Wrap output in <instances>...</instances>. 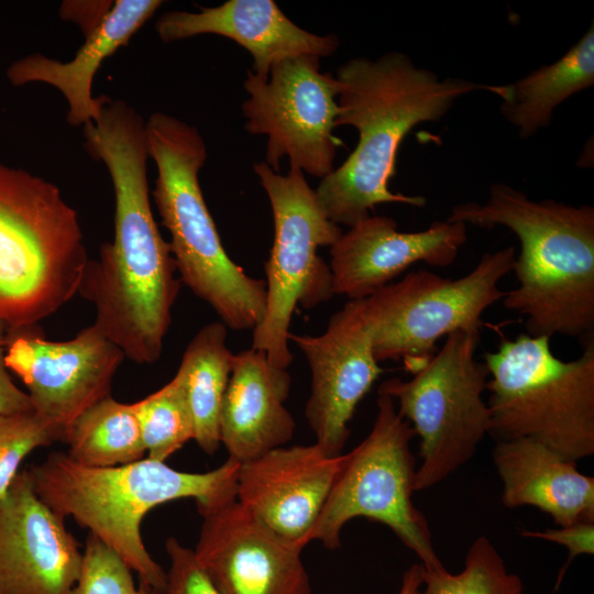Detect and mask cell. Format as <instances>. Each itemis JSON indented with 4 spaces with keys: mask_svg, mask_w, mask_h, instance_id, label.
<instances>
[{
    "mask_svg": "<svg viewBox=\"0 0 594 594\" xmlns=\"http://www.w3.org/2000/svg\"><path fill=\"white\" fill-rule=\"evenodd\" d=\"M84 135L85 148L108 169L116 209L113 240L88 260L78 295L92 302L94 324L125 358L152 364L162 354L180 279L152 211L145 119L103 95Z\"/></svg>",
    "mask_w": 594,
    "mask_h": 594,
    "instance_id": "6da1fadb",
    "label": "cell"
},
{
    "mask_svg": "<svg viewBox=\"0 0 594 594\" xmlns=\"http://www.w3.org/2000/svg\"><path fill=\"white\" fill-rule=\"evenodd\" d=\"M336 78V128L353 127L359 142L315 191L327 217L349 227L370 216L378 204L426 205L424 196L393 193L388 187L396 173L398 148L414 127L440 120L459 97L472 91L486 90L502 100L506 96V85L439 79L398 52L377 59L352 58L338 68Z\"/></svg>",
    "mask_w": 594,
    "mask_h": 594,
    "instance_id": "7a4b0ae2",
    "label": "cell"
},
{
    "mask_svg": "<svg viewBox=\"0 0 594 594\" xmlns=\"http://www.w3.org/2000/svg\"><path fill=\"white\" fill-rule=\"evenodd\" d=\"M448 221L491 229L503 226L519 240L513 271L517 286L503 297L525 318L530 336L590 337L594 329V208L552 199L535 201L502 183L485 204L452 208Z\"/></svg>",
    "mask_w": 594,
    "mask_h": 594,
    "instance_id": "3957f363",
    "label": "cell"
},
{
    "mask_svg": "<svg viewBox=\"0 0 594 594\" xmlns=\"http://www.w3.org/2000/svg\"><path fill=\"white\" fill-rule=\"evenodd\" d=\"M239 466L228 458L212 471L189 473L145 457L124 465L90 468L53 452L29 472L45 504L63 518L73 517L135 572L140 583L157 592L166 571L145 548L144 516L179 498H194L201 516L235 501Z\"/></svg>",
    "mask_w": 594,
    "mask_h": 594,
    "instance_id": "277c9868",
    "label": "cell"
},
{
    "mask_svg": "<svg viewBox=\"0 0 594 594\" xmlns=\"http://www.w3.org/2000/svg\"><path fill=\"white\" fill-rule=\"evenodd\" d=\"M145 132L157 168L152 196L169 232L180 282L210 305L226 327L253 330L266 310V283L249 276L222 245L198 178L207 158L200 132L160 111L145 120Z\"/></svg>",
    "mask_w": 594,
    "mask_h": 594,
    "instance_id": "5b68a950",
    "label": "cell"
},
{
    "mask_svg": "<svg viewBox=\"0 0 594 594\" xmlns=\"http://www.w3.org/2000/svg\"><path fill=\"white\" fill-rule=\"evenodd\" d=\"M88 260L61 189L0 163V322L15 330L56 312L78 294Z\"/></svg>",
    "mask_w": 594,
    "mask_h": 594,
    "instance_id": "8992f818",
    "label": "cell"
},
{
    "mask_svg": "<svg viewBox=\"0 0 594 594\" xmlns=\"http://www.w3.org/2000/svg\"><path fill=\"white\" fill-rule=\"evenodd\" d=\"M484 361L491 436L531 439L574 462L593 455V339L579 358L562 361L549 337L521 333L503 339Z\"/></svg>",
    "mask_w": 594,
    "mask_h": 594,
    "instance_id": "52a82bcc",
    "label": "cell"
},
{
    "mask_svg": "<svg viewBox=\"0 0 594 594\" xmlns=\"http://www.w3.org/2000/svg\"><path fill=\"white\" fill-rule=\"evenodd\" d=\"M479 340L475 331L451 333L413 378H389L378 387V394L393 398L419 437L421 463L415 473V492L455 472L490 435L491 414L483 399L488 371L475 359Z\"/></svg>",
    "mask_w": 594,
    "mask_h": 594,
    "instance_id": "ba28073f",
    "label": "cell"
},
{
    "mask_svg": "<svg viewBox=\"0 0 594 594\" xmlns=\"http://www.w3.org/2000/svg\"><path fill=\"white\" fill-rule=\"evenodd\" d=\"M415 436L393 398L378 394L372 430L356 448L343 454L310 541L319 540L326 548L337 549L344 525L364 517L391 528L426 570L443 568L426 517L413 503L416 465L410 441Z\"/></svg>",
    "mask_w": 594,
    "mask_h": 594,
    "instance_id": "9c48e42d",
    "label": "cell"
},
{
    "mask_svg": "<svg viewBox=\"0 0 594 594\" xmlns=\"http://www.w3.org/2000/svg\"><path fill=\"white\" fill-rule=\"evenodd\" d=\"M515 258L514 246L487 252L457 279L426 270L410 272L363 299L376 360L402 361L414 375L435 355L442 337L480 332L482 315L505 296L498 284L513 271Z\"/></svg>",
    "mask_w": 594,
    "mask_h": 594,
    "instance_id": "30bf717a",
    "label": "cell"
},
{
    "mask_svg": "<svg viewBox=\"0 0 594 594\" xmlns=\"http://www.w3.org/2000/svg\"><path fill=\"white\" fill-rule=\"evenodd\" d=\"M273 212L274 242L265 263L266 310L253 329L252 348L266 353L268 362L287 369L289 326L297 304L310 308L334 295L328 264L317 254L341 237L339 224L323 211L304 173L274 172L264 161L253 166Z\"/></svg>",
    "mask_w": 594,
    "mask_h": 594,
    "instance_id": "8fae6325",
    "label": "cell"
},
{
    "mask_svg": "<svg viewBox=\"0 0 594 594\" xmlns=\"http://www.w3.org/2000/svg\"><path fill=\"white\" fill-rule=\"evenodd\" d=\"M319 57L302 55L275 64L266 78L248 72L242 103L245 130L267 136L265 163L276 173L287 157L290 168L324 178L333 169L341 140L337 78L320 72Z\"/></svg>",
    "mask_w": 594,
    "mask_h": 594,
    "instance_id": "7c38bea8",
    "label": "cell"
},
{
    "mask_svg": "<svg viewBox=\"0 0 594 594\" xmlns=\"http://www.w3.org/2000/svg\"><path fill=\"white\" fill-rule=\"evenodd\" d=\"M124 353L95 324L50 341L37 326L8 330L6 364L28 389L33 410L64 439L69 425L110 395Z\"/></svg>",
    "mask_w": 594,
    "mask_h": 594,
    "instance_id": "4fadbf2b",
    "label": "cell"
},
{
    "mask_svg": "<svg viewBox=\"0 0 594 594\" xmlns=\"http://www.w3.org/2000/svg\"><path fill=\"white\" fill-rule=\"evenodd\" d=\"M311 371L305 416L318 443L337 457L350 435L349 422L383 370L373 351L363 299L336 312L320 336L289 333Z\"/></svg>",
    "mask_w": 594,
    "mask_h": 594,
    "instance_id": "5bb4252c",
    "label": "cell"
},
{
    "mask_svg": "<svg viewBox=\"0 0 594 594\" xmlns=\"http://www.w3.org/2000/svg\"><path fill=\"white\" fill-rule=\"evenodd\" d=\"M302 549L235 499L202 516L194 552L220 594H310Z\"/></svg>",
    "mask_w": 594,
    "mask_h": 594,
    "instance_id": "9a60e30c",
    "label": "cell"
},
{
    "mask_svg": "<svg viewBox=\"0 0 594 594\" xmlns=\"http://www.w3.org/2000/svg\"><path fill=\"white\" fill-rule=\"evenodd\" d=\"M82 559L64 518L20 471L0 497V594H72Z\"/></svg>",
    "mask_w": 594,
    "mask_h": 594,
    "instance_id": "2e32d148",
    "label": "cell"
},
{
    "mask_svg": "<svg viewBox=\"0 0 594 594\" xmlns=\"http://www.w3.org/2000/svg\"><path fill=\"white\" fill-rule=\"evenodd\" d=\"M343 454L318 443L275 448L241 462L237 502L282 539L305 548L341 468Z\"/></svg>",
    "mask_w": 594,
    "mask_h": 594,
    "instance_id": "e0dca14e",
    "label": "cell"
},
{
    "mask_svg": "<svg viewBox=\"0 0 594 594\" xmlns=\"http://www.w3.org/2000/svg\"><path fill=\"white\" fill-rule=\"evenodd\" d=\"M468 226L435 221L417 232H400L387 216H367L330 246L334 295L365 299L418 262L451 265L468 241Z\"/></svg>",
    "mask_w": 594,
    "mask_h": 594,
    "instance_id": "ac0fdd59",
    "label": "cell"
},
{
    "mask_svg": "<svg viewBox=\"0 0 594 594\" xmlns=\"http://www.w3.org/2000/svg\"><path fill=\"white\" fill-rule=\"evenodd\" d=\"M155 30L165 43L200 34L228 37L251 54V72L262 78L284 59L328 57L340 44L333 34L318 35L299 28L273 0H228L217 7H199L198 12L168 11L157 19Z\"/></svg>",
    "mask_w": 594,
    "mask_h": 594,
    "instance_id": "d6986e66",
    "label": "cell"
},
{
    "mask_svg": "<svg viewBox=\"0 0 594 594\" xmlns=\"http://www.w3.org/2000/svg\"><path fill=\"white\" fill-rule=\"evenodd\" d=\"M290 384L287 369L272 365L265 352L251 348L234 355L220 415L230 459L245 462L293 438L295 421L285 407Z\"/></svg>",
    "mask_w": 594,
    "mask_h": 594,
    "instance_id": "ffe728a7",
    "label": "cell"
},
{
    "mask_svg": "<svg viewBox=\"0 0 594 594\" xmlns=\"http://www.w3.org/2000/svg\"><path fill=\"white\" fill-rule=\"evenodd\" d=\"M161 0H116L101 22L86 34L74 58L63 63L40 53L13 62L6 76L11 85L44 82L57 88L68 103L67 121L85 125L97 119L101 96H92V82L103 61L153 16Z\"/></svg>",
    "mask_w": 594,
    "mask_h": 594,
    "instance_id": "44dd1931",
    "label": "cell"
},
{
    "mask_svg": "<svg viewBox=\"0 0 594 594\" xmlns=\"http://www.w3.org/2000/svg\"><path fill=\"white\" fill-rule=\"evenodd\" d=\"M492 458L507 508L535 506L559 527L594 521V477L576 462L527 438L497 441Z\"/></svg>",
    "mask_w": 594,
    "mask_h": 594,
    "instance_id": "7402d4cb",
    "label": "cell"
},
{
    "mask_svg": "<svg viewBox=\"0 0 594 594\" xmlns=\"http://www.w3.org/2000/svg\"><path fill=\"white\" fill-rule=\"evenodd\" d=\"M594 84V25L557 62L506 85L502 114L530 138L548 127L553 110Z\"/></svg>",
    "mask_w": 594,
    "mask_h": 594,
    "instance_id": "603a6c76",
    "label": "cell"
},
{
    "mask_svg": "<svg viewBox=\"0 0 594 594\" xmlns=\"http://www.w3.org/2000/svg\"><path fill=\"white\" fill-rule=\"evenodd\" d=\"M226 340L223 322L204 326L188 343L175 375L186 392L194 440L209 455L221 446L220 415L234 362Z\"/></svg>",
    "mask_w": 594,
    "mask_h": 594,
    "instance_id": "cb8c5ba5",
    "label": "cell"
},
{
    "mask_svg": "<svg viewBox=\"0 0 594 594\" xmlns=\"http://www.w3.org/2000/svg\"><path fill=\"white\" fill-rule=\"evenodd\" d=\"M68 457L90 468H112L146 455L132 404L111 395L81 413L66 429Z\"/></svg>",
    "mask_w": 594,
    "mask_h": 594,
    "instance_id": "d4e9b609",
    "label": "cell"
},
{
    "mask_svg": "<svg viewBox=\"0 0 594 594\" xmlns=\"http://www.w3.org/2000/svg\"><path fill=\"white\" fill-rule=\"evenodd\" d=\"M132 406L146 458L165 462L186 442L194 440L195 429L190 407L177 376Z\"/></svg>",
    "mask_w": 594,
    "mask_h": 594,
    "instance_id": "484cf974",
    "label": "cell"
},
{
    "mask_svg": "<svg viewBox=\"0 0 594 594\" xmlns=\"http://www.w3.org/2000/svg\"><path fill=\"white\" fill-rule=\"evenodd\" d=\"M524 584L508 572L504 560L485 536L476 538L469 548L464 568L458 574L444 566L422 570V584L417 594H522Z\"/></svg>",
    "mask_w": 594,
    "mask_h": 594,
    "instance_id": "4316f807",
    "label": "cell"
},
{
    "mask_svg": "<svg viewBox=\"0 0 594 594\" xmlns=\"http://www.w3.org/2000/svg\"><path fill=\"white\" fill-rule=\"evenodd\" d=\"M63 440L62 435L33 411L0 415V497L33 450Z\"/></svg>",
    "mask_w": 594,
    "mask_h": 594,
    "instance_id": "83f0119b",
    "label": "cell"
},
{
    "mask_svg": "<svg viewBox=\"0 0 594 594\" xmlns=\"http://www.w3.org/2000/svg\"><path fill=\"white\" fill-rule=\"evenodd\" d=\"M82 552L81 572L72 594H156L142 583L136 587L132 570L91 534Z\"/></svg>",
    "mask_w": 594,
    "mask_h": 594,
    "instance_id": "f1b7e54d",
    "label": "cell"
},
{
    "mask_svg": "<svg viewBox=\"0 0 594 594\" xmlns=\"http://www.w3.org/2000/svg\"><path fill=\"white\" fill-rule=\"evenodd\" d=\"M169 558L164 586L156 594H220L201 565L194 550L184 547L176 538L165 542Z\"/></svg>",
    "mask_w": 594,
    "mask_h": 594,
    "instance_id": "f546056e",
    "label": "cell"
},
{
    "mask_svg": "<svg viewBox=\"0 0 594 594\" xmlns=\"http://www.w3.org/2000/svg\"><path fill=\"white\" fill-rule=\"evenodd\" d=\"M521 536L556 542L568 549L569 557L565 565L560 571L557 587L575 557L581 554L592 556L594 553V521H579L570 526L544 531L522 530Z\"/></svg>",
    "mask_w": 594,
    "mask_h": 594,
    "instance_id": "4dcf8cb0",
    "label": "cell"
},
{
    "mask_svg": "<svg viewBox=\"0 0 594 594\" xmlns=\"http://www.w3.org/2000/svg\"><path fill=\"white\" fill-rule=\"evenodd\" d=\"M8 328L0 322V415L33 411L28 393L12 381L6 364Z\"/></svg>",
    "mask_w": 594,
    "mask_h": 594,
    "instance_id": "1f68e13d",
    "label": "cell"
},
{
    "mask_svg": "<svg viewBox=\"0 0 594 594\" xmlns=\"http://www.w3.org/2000/svg\"><path fill=\"white\" fill-rule=\"evenodd\" d=\"M112 4L111 1H67L61 7V15L76 22L86 35L101 22Z\"/></svg>",
    "mask_w": 594,
    "mask_h": 594,
    "instance_id": "d6a6232c",
    "label": "cell"
},
{
    "mask_svg": "<svg viewBox=\"0 0 594 594\" xmlns=\"http://www.w3.org/2000/svg\"><path fill=\"white\" fill-rule=\"evenodd\" d=\"M422 570L424 566L420 563L407 569L404 572L398 594H417L422 584Z\"/></svg>",
    "mask_w": 594,
    "mask_h": 594,
    "instance_id": "836d02e7",
    "label": "cell"
}]
</instances>
